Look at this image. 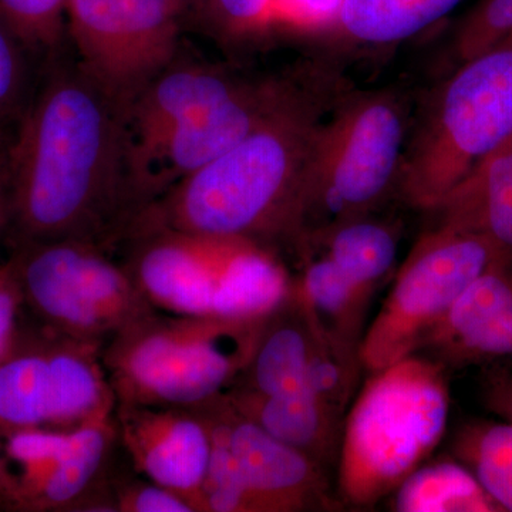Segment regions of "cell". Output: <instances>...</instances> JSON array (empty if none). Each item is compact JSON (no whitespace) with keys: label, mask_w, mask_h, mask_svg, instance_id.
<instances>
[{"label":"cell","mask_w":512,"mask_h":512,"mask_svg":"<svg viewBox=\"0 0 512 512\" xmlns=\"http://www.w3.org/2000/svg\"><path fill=\"white\" fill-rule=\"evenodd\" d=\"M8 156L13 247L120 244L133 220L127 106L79 66L53 70L29 99Z\"/></svg>","instance_id":"6da1fadb"},{"label":"cell","mask_w":512,"mask_h":512,"mask_svg":"<svg viewBox=\"0 0 512 512\" xmlns=\"http://www.w3.org/2000/svg\"><path fill=\"white\" fill-rule=\"evenodd\" d=\"M325 116L316 94L293 86L237 146L165 192L121 239L151 231L292 242L299 194Z\"/></svg>","instance_id":"7a4b0ae2"},{"label":"cell","mask_w":512,"mask_h":512,"mask_svg":"<svg viewBox=\"0 0 512 512\" xmlns=\"http://www.w3.org/2000/svg\"><path fill=\"white\" fill-rule=\"evenodd\" d=\"M266 318L148 313L103 346L117 404L194 409L217 399L251 362Z\"/></svg>","instance_id":"3957f363"},{"label":"cell","mask_w":512,"mask_h":512,"mask_svg":"<svg viewBox=\"0 0 512 512\" xmlns=\"http://www.w3.org/2000/svg\"><path fill=\"white\" fill-rule=\"evenodd\" d=\"M444 370L416 353L367 380L340 443L339 485L349 504L382 500L439 446L450 409Z\"/></svg>","instance_id":"277c9868"},{"label":"cell","mask_w":512,"mask_h":512,"mask_svg":"<svg viewBox=\"0 0 512 512\" xmlns=\"http://www.w3.org/2000/svg\"><path fill=\"white\" fill-rule=\"evenodd\" d=\"M512 134V33L440 84L404 148L400 195L434 211L480 161Z\"/></svg>","instance_id":"5b68a950"},{"label":"cell","mask_w":512,"mask_h":512,"mask_svg":"<svg viewBox=\"0 0 512 512\" xmlns=\"http://www.w3.org/2000/svg\"><path fill=\"white\" fill-rule=\"evenodd\" d=\"M406 109L392 92L359 94L320 124L296 207L292 242L366 217L399 183Z\"/></svg>","instance_id":"8992f818"},{"label":"cell","mask_w":512,"mask_h":512,"mask_svg":"<svg viewBox=\"0 0 512 512\" xmlns=\"http://www.w3.org/2000/svg\"><path fill=\"white\" fill-rule=\"evenodd\" d=\"M103 346L20 320L0 359V439L25 430L73 431L113 416Z\"/></svg>","instance_id":"52a82bcc"},{"label":"cell","mask_w":512,"mask_h":512,"mask_svg":"<svg viewBox=\"0 0 512 512\" xmlns=\"http://www.w3.org/2000/svg\"><path fill=\"white\" fill-rule=\"evenodd\" d=\"M111 252L86 239L13 247L23 309L46 328L106 345L120 330L156 311Z\"/></svg>","instance_id":"ba28073f"},{"label":"cell","mask_w":512,"mask_h":512,"mask_svg":"<svg viewBox=\"0 0 512 512\" xmlns=\"http://www.w3.org/2000/svg\"><path fill=\"white\" fill-rule=\"evenodd\" d=\"M510 259L474 232L439 224L424 232L363 336L362 365L377 372L419 353L461 293Z\"/></svg>","instance_id":"9c48e42d"},{"label":"cell","mask_w":512,"mask_h":512,"mask_svg":"<svg viewBox=\"0 0 512 512\" xmlns=\"http://www.w3.org/2000/svg\"><path fill=\"white\" fill-rule=\"evenodd\" d=\"M180 18L167 0H67L77 66L126 106L177 59Z\"/></svg>","instance_id":"30bf717a"},{"label":"cell","mask_w":512,"mask_h":512,"mask_svg":"<svg viewBox=\"0 0 512 512\" xmlns=\"http://www.w3.org/2000/svg\"><path fill=\"white\" fill-rule=\"evenodd\" d=\"M292 89L293 84L279 80H249L220 106L146 144L131 147L133 220L165 192L237 146Z\"/></svg>","instance_id":"8fae6325"},{"label":"cell","mask_w":512,"mask_h":512,"mask_svg":"<svg viewBox=\"0 0 512 512\" xmlns=\"http://www.w3.org/2000/svg\"><path fill=\"white\" fill-rule=\"evenodd\" d=\"M225 440L258 512H296L332 507L325 468L276 440L228 403L224 394L194 407Z\"/></svg>","instance_id":"7c38bea8"},{"label":"cell","mask_w":512,"mask_h":512,"mask_svg":"<svg viewBox=\"0 0 512 512\" xmlns=\"http://www.w3.org/2000/svg\"><path fill=\"white\" fill-rule=\"evenodd\" d=\"M121 448L134 471L202 510L212 453L211 426L197 409L116 404Z\"/></svg>","instance_id":"4fadbf2b"},{"label":"cell","mask_w":512,"mask_h":512,"mask_svg":"<svg viewBox=\"0 0 512 512\" xmlns=\"http://www.w3.org/2000/svg\"><path fill=\"white\" fill-rule=\"evenodd\" d=\"M119 446L114 414L73 430L52 466L19 485V512H116L111 478Z\"/></svg>","instance_id":"5bb4252c"},{"label":"cell","mask_w":512,"mask_h":512,"mask_svg":"<svg viewBox=\"0 0 512 512\" xmlns=\"http://www.w3.org/2000/svg\"><path fill=\"white\" fill-rule=\"evenodd\" d=\"M423 349L444 367L512 356V259L461 293Z\"/></svg>","instance_id":"9a60e30c"},{"label":"cell","mask_w":512,"mask_h":512,"mask_svg":"<svg viewBox=\"0 0 512 512\" xmlns=\"http://www.w3.org/2000/svg\"><path fill=\"white\" fill-rule=\"evenodd\" d=\"M249 80L208 66L174 60L127 106L130 148L207 113L231 99Z\"/></svg>","instance_id":"2e32d148"},{"label":"cell","mask_w":512,"mask_h":512,"mask_svg":"<svg viewBox=\"0 0 512 512\" xmlns=\"http://www.w3.org/2000/svg\"><path fill=\"white\" fill-rule=\"evenodd\" d=\"M224 397L245 419L312 458L320 467H329L335 461L342 443V413L308 389L275 396L229 389Z\"/></svg>","instance_id":"e0dca14e"},{"label":"cell","mask_w":512,"mask_h":512,"mask_svg":"<svg viewBox=\"0 0 512 512\" xmlns=\"http://www.w3.org/2000/svg\"><path fill=\"white\" fill-rule=\"evenodd\" d=\"M433 212L436 224L483 235L512 258V134Z\"/></svg>","instance_id":"ac0fdd59"},{"label":"cell","mask_w":512,"mask_h":512,"mask_svg":"<svg viewBox=\"0 0 512 512\" xmlns=\"http://www.w3.org/2000/svg\"><path fill=\"white\" fill-rule=\"evenodd\" d=\"M316 342L318 333L291 291L265 319L251 362L229 389L265 396L306 389V373Z\"/></svg>","instance_id":"d6986e66"},{"label":"cell","mask_w":512,"mask_h":512,"mask_svg":"<svg viewBox=\"0 0 512 512\" xmlns=\"http://www.w3.org/2000/svg\"><path fill=\"white\" fill-rule=\"evenodd\" d=\"M305 256L301 274L292 278V293L320 338L359 350L373 292L356 284L328 256Z\"/></svg>","instance_id":"ffe728a7"},{"label":"cell","mask_w":512,"mask_h":512,"mask_svg":"<svg viewBox=\"0 0 512 512\" xmlns=\"http://www.w3.org/2000/svg\"><path fill=\"white\" fill-rule=\"evenodd\" d=\"M399 231L369 215L340 222L302 242L301 251L319 249L356 284L375 291L396 264Z\"/></svg>","instance_id":"44dd1931"},{"label":"cell","mask_w":512,"mask_h":512,"mask_svg":"<svg viewBox=\"0 0 512 512\" xmlns=\"http://www.w3.org/2000/svg\"><path fill=\"white\" fill-rule=\"evenodd\" d=\"M463 0H345L332 28L356 42H402L446 18Z\"/></svg>","instance_id":"7402d4cb"},{"label":"cell","mask_w":512,"mask_h":512,"mask_svg":"<svg viewBox=\"0 0 512 512\" xmlns=\"http://www.w3.org/2000/svg\"><path fill=\"white\" fill-rule=\"evenodd\" d=\"M393 510L399 512L503 511L463 464L436 461L416 468L396 488Z\"/></svg>","instance_id":"603a6c76"},{"label":"cell","mask_w":512,"mask_h":512,"mask_svg":"<svg viewBox=\"0 0 512 512\" xmlns=\"http://www.w3.org/2000/svg\"><path fill=\"white\" fill-rule=\"evenodd\" d=\"M456 451L498 507L512 511V423L471 424Z\"/></svg>","instance_id":"cb8c5ba5"},{"label":"cell","mask_w":512,"mask_h":512,"mask_svg":"<svg viewBox=\"0 0 512 512\" xmlns=\"http://www.w3.org/2000/svg\"><path fill=\"white\" fill-rule=\"evenodd\" d=\"M67 0H0V20L26 50L55 52L62 42Z\"/></svg>","instance_id":"d4e9b609"},{"label":"cell","mask_w":512,"mask_h":512,"mask_svg":"<svg viewBox=\"0 0 512 512\" xmlns=\"http://www.w3.org/2000/svg\"><path fill=\"white\" fill-rule=\"evenodd\" d=\"M210 426L212 453L204 488H202V510L204 512H258L247 481L239 471L237 461L229 451L227 443L211 423Z\"/></svg>","instance_id":"484cf974"},{"label":"cell","mask_w":512,"mask_h":512,"mask_svg":"<svg viewBox=\"0 0 512 512\" xmlns=\"http://www.w3.org/2000/svg\"><path fill=\"white\" fill-rule=\"evenodd\" d=\"M512 33V0H480L454 39L458 62L471 59Z\"/></svg>","instance_id":"4316f807"},{"label":"cell","mask_w":512,"mask_h":512,"mask_svg":"<svg viewBox=\"0 0 512 512\" xmlns=\"http://www.w3.org/2000/svg\"><path fill=\"white\" fill-rule=\"evenodd\" d=\"M25 46L0 20V130L18 123L28 106Z\"/></svg>","instance_id":"83f0119b"},{"label":"cell","mask_w":512,"mask_h":512,"mask_svg":"<svg viewBox=\"0 0 512 512\" xmlns=\"http://www.w3.org/2000/svg\"><path fill=\"white\" fill-rule=\"evenodd\" d=\"M195 6L225 39H247L272 28L271 0H198Z\"/></svg>","instance_id":"f1b7e54d"},{"label":"cell","mask_w":512,"mask_h":512,"mask_svg":"<svg viewBox=\"0 0 512 512\" xmlns=\"http://www.w3.org/2000/svg\"><path fill=\"white\" fill-rule=\"evenodd\" d=\"M111 497L116 512H194L181 495L117 467L111 478Z\"/></svg>","instance_id":"f546056e"},{"label":"cell","mask_w":512,"mask_h":512,"mask_svg":"<svg viewBox=\"0 0 512 512\" xmlns=\"http://www.w3.org/2000/svg\"><path fill=\"white\" fill-rule=\"evenodd\" d=\"M345 0H271L272 28H332Z\"/></svg>","instance_id":"4dcf8cb0"},{"label":"cell","mask_w":512,"mask_h":512,"mask_svg":"<svg viewBox=\"0 0 512 512\" xmlns=\"http://www.w3.org/2000/svg\"><path fill=\"white\" fill-rule=\"evenodd\" d=\"M23 295L15 255L0 265V359L8 353L20 326Z\"/></svg>","instance_id":"1f68e13d"},{"label":"cell","mask_w":512,"mask_h":512,"mask_svg":"<svg viewBox=\"0 0 512 512\" xmlns=\"http://www.w3.org/2000/svg\"><path fill=\"white\" fill-rule=\"evenodd\" d=\"M487 403L512 423V375H497L488 380Z\"/></svg>","instance_id":"d6a6232c"},{"label":"cell","mask_w":512,"mask_h":512,"mask_svg":"<svg viewBox=\"0 0 512 512\" xmlns=\"http://www.w3.org/2000/svg\"><path fill=\"white\" fill-rule=\"evenodd\" d=\"M0 510L19 512V484L0 439Z\"/></svg>","instance_id":"836d02e7"},{"label":"cell","mask_w":512,"mask_h":512,"mask_svg":"<svg viewBox=\"0 0 512 512\" xmlns=\"http://www.w3.org/2000/svg\"><path fill=\"white\" fill-rule=\"evenodd\" d=\"M10 222V167L8 146L0 147V234Z\"/></svg>","instance_id":"e575fe53"},{"label":"cell","mask_w":512,"mask_h":512,"mask_svg":"<svg viewBox=\"0 0 512 512\" xmlns=\"http://www.w3.org/2000/svg\"><path fill=\"white\" fill-rule=\"evenodd\" d=\"M167 2L171 3L175 9H178L183 13L185 9L197 5L198 0H167Z\"/></svg>","instance_id":"d590c367"}]
</instances>
